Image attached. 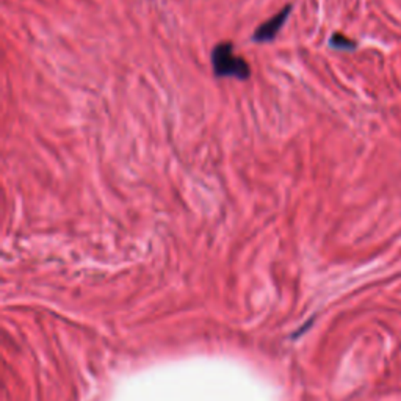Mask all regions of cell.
Returning a JSON list of instances; mask_svg holds the SVG:
<instances>
[{"instance_id":"2","label":"cell","mask_w":401,"mask_h":401,"mask_svg":"<svg viewBox=\"0 0 401 401\" xmlns=\"http://www.w3.org/2000/svg\"><path fill=\"white\" fill-rule=\"evenodd\" d=\"M290 13H292V5H285L279 13L274 14L273 18H269L267 22H264V24H260L256 28V32L252 35V41L254 43L273 41L277 33H279V30L285 26V22H287Z\"/></svg>"},{"instance_id":"1","label":"cell","mask_w":401,"mask_h":401,"mask_svg":"<svg viewBox=\"0 0 401 401\" xmlns=\"http://www.w3.org/2000/svg\"><path fill=\"white\" fill-rule=\"evenodd\" d=\"M212 66L213 74L220 79L248 80L251 75L250 65L242 57L235 55L232 44L229 41L215 46L212 50Z\"/></svg>"}]
</instances>
